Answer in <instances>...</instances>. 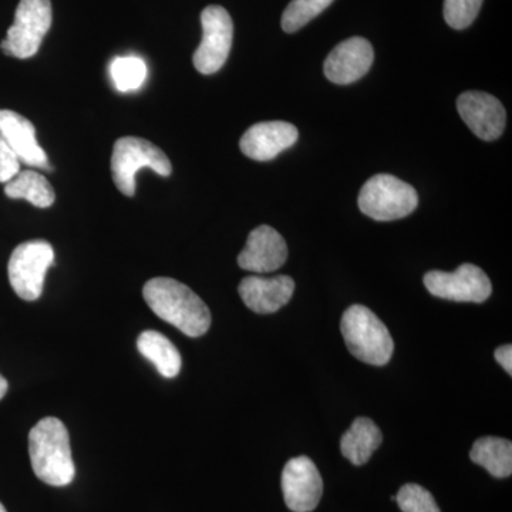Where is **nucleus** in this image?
Returning <instances> with one entry per match:
<instances>
[{
    "mask_svg": "<svg viewBox=\"0 0 512 512\" xmlns=\"http://www.w3.org/2000/svg\"><path fill=\"white\" fill-rule=\"evenodd\" d=\"M239 295L252 312L269 315L284 308L295 292V281L291 276L279 275L275 278L247 276L238 288Z\"/></svg>",
    "mask_w": 512,
    "mask_h": 512,
    "instance_id": "2eb2a0df",
    "label": "nucleus"
},
{
    "mask_svg": "<svg viewBox=\"0 0 512 512\" xmlns=\"http://www.w3.org/2000/svg\"><path fill=\"white\" fill-rule=\"evenodd\" d=\"M383 434L375 421L359 417L340 440L343 457L353 466H363L370 460L377 448L382 446Z\"/></svg>",
    "mask_w": 512,
    "mask_h": 512,
    "instance_id": "f3484780",
    "label": "nucleus"
},
{
    "mask_svg": "<svg viewBox=\"0 0 512 512\" xmlns=\"http://www.w3.org/2000/svg\"><path fill=\"white\" fill-rule=\"evenodd\" d=\"M143 295L158 318L171 323L184 335L200 338L210 329V309L187 285L171 278H154L144 285Z\"/></svg>",
    "mask_w": 512,
    "mask_h": 512,
    "instance_id": "f257e3e1",
    "label": "nucleus"
},
{
    "mask_svg": "<svg viewBox=\"0 0 512 512\" xmlns=\"http://www.w3.org/2000/svg\"><path fill=\"white\" fill-rule=\"evenodd\" d=\"M141 168L168 177L173 173L168 157L151 141L138 137H121L114 144L111 157V173L116 187L126 197L136 194V174Z\"/></svg>",
    "mask_w": 512,
    "mask_h": 512,
    "instance_id": "20e7f679",
    "label": "nucleus"
},
{
    "mask_svg": "<svg viewBox=\"0 0 512 512\" xmlns=\"http://www.w3.org/2000/svg\"><path fill=\"white\" fill-rule=\"evenodd\" d=\"M29 454L33 473L52 487H66L74 480L69 431L63 421L45 417L30 430Z\"/></svg>",
    "mask_w": 512,
    "mask_h": 512,
    "instance_id": "f03ea898",
    "label": "nucleus"
},
{
    "mask_svg": "<svg viewBox=\"0 0 512 512\" xmlns=\"http://www.w3.org/2000/svg\"><path fill=\"white\" fill-rule=\"evenodd\" d=\"M394 497L403 512H441L433 494L419 484H404Z\"/></svg>",
    "mask_w": 512,
    "mask_h": 512,
    "instance_id": "5701e85b",
    "label": "nucleus"
},
{
    "mask_svg": "<svg viewBox=\"0 0 512 512\" xmlns=\"http://www.w3.org/2000/svg\"><path fill=\"white\" fill-rule=\"evenodd\" d=\"M298 128L286 121H264L249 127L239 141L242 153L255 161H271L295 146Z\"/></svg>",
    "mask_w": 512,
    "mask_h": 512,
    "instance_id": "4468645a",
    "label": "nucleus"
},
{
    "mask_svg": "<svg viewBox=\"0 0 512 512\" xmlns=\"http://www.w3.org/2000/svg\"><path fill=\"white\" fill-rule=\"evenodd\" d=\"M375 60V50L369 40L363 37H350L339 43L328 59L325 60L323 72L330 82L350 84L362 79L369 72Z\"/></svg>",
    "mask_w": 512,
    "mask_h": 512,
    "instance_id": "f8f14e48",
    "label": "nucleus"
},
{
    "mask_svg": "<svg viewBox=\"0 0 512 512\" xmlns=\"http://www.w3.org/2000/svg\"><path fill=\"white\" fill-rule=\"evenodd\" d=\"M424 286L436 298L454 302L483 303L493 292L490 278L473 264L458 266L454 272H427Z\"/></svg>",
    "mask_w": 512,
    "mask_h": 512,
    "instance_id": "1a4fd4ad",
    "label": "nucleus"
},
{
    "mask_svg": "<svg viewBox=\"0 0 512 512\" xmlns=\"http://www.w3.org/2000/svg\"><path fill=\"white\" fill-rule=\"evenodd\" d=\"M484 0H444V19L450 28L467 29L480 13Z\"/></svg>",
    "mask_w": 512,
    "mask_h": 512,
    "instance_id": "b1692460",
    "label": "nucleus"
},
{
    "mask_svg": "<svg viewBox=\"0 0 512 512\" xmlns=\"http://www.w3.org/2000/svg\"><path fill=\"white\" fill-rule=\"evenodd\" d=\"M55 264L52 245L42 239L20 244L9 259V281L13 291L23 301H36L42 296L45 278Z\"/></svg>",
    "mask_w": 512,
    "mask_h": 512,
    "instance_id": "0eeeda50",
    "label": "nucleus"
},
{
    "mask_svg": "<svg viewBox=\"0 0 512 512\" xmlns=\"http://www.w3.org/2000/svg\"><path fill=\"white\" fill-rule=\"evenodd\" d=\"M20 173V161L15 151L0 136V183H9Z\"/></svg>",
    "mask_w": 512,
    "mask_h": 512,
    "instance_id": "393cba45",
    "label": "nucleus"
},
{
    "mask_svg": "<svg viewBox=\"0 0 512 512\" xmlns=\"http://www.w3.org/2000/svg\"><path fill=\"white\" fill-rule=\"evenodd\" d=\"M360 211L375 221L402 220L419 205L412 185L390 174H377L367 180L357 198Z\"/></svg>",
    "mask_w": 512,
    "mask_h": 512,
    "instance_id": "39448f33",
    "label": "nucleus"
},
{
    "mask_svg": "<svg viewBox=\"0 0 512 512\" xmlns=\"http://www.w3.org/2000/svg\"><path fill=\"white\" fill-rule=\"evenodd\" d=\"M495 360L504 367L505 372L508 375H512V346L504 345L500 346L494 353Z\"/></svg>",
    "mask_w": 512,
    "mask_h": 512,
    "instance_id": "a878e982",
    "label": "nucleus"
},
{
    "mask_svg": "<svg viewBox=\"0 0 512 512\" xmlns=\"http://www.w3.org/2000/svg\"><path fill=\"white\" fill-rule=\"evenodd\" d=\"M8 389H9L8 380H6L5 377L0 375V400H2L3 397L6 396V393H8Z\"/></svg>",
    "mask_w": 512,
    "mask_h": 512,
    "instance_id": "bb28decb",
    "label": "nucleus"
},
{
    "mask_svg": "<svg viewBox=\"0 0 512 512\" xmlns=\"http://www.w3.org/2000/svg\"><path fill=\"white\" fill-rule=\"evenodd\" d=\"M110 76L121 93L136 92L147 79V64L141 57H116L110 64Z\"/></svg>",
    "mask_w": 512,
    "mask_h": 512,
    "instance_id": "412c9836",
    "label": "nucleus"
},
{
    "mask_svg": "<svg viewBox=\"0 0 512 512\" xmlns=\"http://www.w3.org/2000/svg\"><path fill=\"white\" fill-rule=\"evenodd\" d=\"M281 484L289 510L311 512L318 507L323 494V480L311 458H291L282 471Z\"/></svg>",
    "mask_w": 512,
    "mask_h": 512,
    "instance_id": "9d476101",
    "label": "nucleus"
},
{
    "mask_svg": "<svg viewBox=\"0 0 512 512\" xmlns=\"http://www.w3.org/2000/svg\"><path fill=\"white\" fill-rule=\"evenodd\" d=\"M473 463L484 467L495 478H507L512 474V443L500 437H481L470 451Z\"/></svg>",
    "mask_w": 512,
    "mask_h": 512,
    "instance_id": "6ab92c4d",
    "label": "nucleus"
},
{
    "mask_svg": "<svg viewBox=\"0 0 512 512\" xmlns=\"http://www.w3.org/2000/svg\"><path fill=\"white\" fill-rule=\"evenodd\" d=\"M461 119L478 138L497 140L504 133L507 113L501 101L484 92H466L457 100Z\"/></svg>",
    "mask_w": 512,
    "mask_h": 512,
    "instance_id": "9b49d317",
    "label": "nucleus"
},
{
    "mask_svg": "<svg viewBox=\"0 0 512 512\" xmlns=\"http://www.w3.org/2000/svg\"><path fill=\"white\" fill-rule=\"evenodd\" d=\"M0 136L29 167L52 170L45 150L39 146L32 121L12 110H0Z\"/></svg>",
    "mask_w": 512,
    "mask_h": 512,
    "instance_id": "dca6fc26",
    "label": "nucleus"
},
{
    "mask_svg": "<svg viewBox=\"0 0 512 512\" xmlns=\"http://www.w3.org/2000/svg\"><path fill=\"white\" fill-rule=\"evenodd\" d=\"M0 512H8V511H6V508L3 507L2 503H0Z\"/></svg>",
    "mask_w": 512,
    "mask_h": 512,
    "instance_id": "cd10ccee",
    "label": "nucleus"
},
{
    "mask_svg": "<svg viewBox=\"0 0 512 512\" xmlns=\"http://www.w3.org/2000/svg\"><path fill=\"white\" fill-rule=\"evenodd\" d=\"M137 348L141 355L156 366L161 376L173 379L180 373L183 365L180 352L170 340L156 330H146L141 333L138 336Z\"/></svg>",
    "mask_w": 512,
    "mask_h": 512,
    "instance_id": "a211bd4d",
    "label": "nucleus"
},
{
    "mask_svg": "<svg viewBox=\"0 0 512 512\" xmlns=\"http://www.w3.org/2000/svg\"><path fill=\"white\" fill-rule=\"evenodd\" d=\"M202 40L194 53V66L201 74L220 72L227 62L234 39V23L222 6H208L201 13Z\"/></svg>",
    "mask_w": 512,
    "mask_h": 512,
    "instance_id": "6e6552de",
    "label": "nucleus"
},
{
    "mask_svg": "<svg viewBox=\"0 0 512 512\" xmlns=\"http://www.w3.org/2000/svg\"><path fill=\"white\" fill-rule=\"evenodd\" d=\"M5 194L12 200H26L37 208L52 207L56 200L52 184L46 180L45 175L37 171H20L15 178L6 183Z\"/></svg>",
    "mask_w": 512,
    "mask_h": 512,
    "instance_id": "aec40b11",
    "label": "nucleus"
},
{
    "mask_svg": "<svg viewBox=\"0 0 512 512\" xmlns=\"http://www.w3.org/2000/svg\"><path fill=\"white\" fill-rule=\"evenodd\" d=\"M340 330L350 353L367 365L384 366L392 359V335L382 320L366 306L353 305L346 309Z\"/></svg>",
    "mask_w": 512,
    "mask_h": 512,
    "instance_id": "7ed1b4c3",
    "label": "nucleus"
},
{
    "mask_svg": "<svg viewBox=\"0 0 512 512\" xmlns=\"http://www.w3.org/2000/svg\"><path fill=\"white\" fill-rule=\"evenodd\" d=\"M52 18L50 0H20L15 22L0 43L3 53L16 59L35 56L52 26Z\"/></svg>",
    "mask_w": 512,
    "mask_h": 512,
    "instance_id": "423d86ee",
    "label": "nucleus"
},
{
    "mask_svg": "<svg viewBox=\"0 0 512 512\" xmlns=\"http://www.w3.org/2000/svg\"><path fill=\"white\" fill-rule=\"evenodd\" d=\"M335 0H292L282 15V29L295 33L329 8Z\"/></svg>",
    "mask_w": 512,
    "mask_h": 512,
    "instance_id": "4be33fe9",
    "label": "nucleus"
},
{
    "mask_svg": "<svg viewBox=\"0 0 512 512\" xmlns=\"http://www.w3.org/2000/svg\"><path fill=\"white\" fill-rule=\"evenodd\" d=\"M288 259L284 237L269 225H261L249 234L247 245L238 256V265L255 274L278 271Z\"/></svg>",
    "mask_w": 512,
    "mask_h": 512,
    "instance_id": "ddd939ff",
    "label": "nucleus"
}]
</instances>
